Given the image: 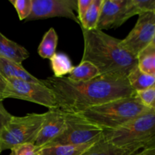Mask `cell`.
<instances>
[{
    "mask_svg": "<svg viewBox=\"0 0 155 155\" xmlns=\"http://www.w3.org/2000/svg\"><path fill=\"white\" fill-rule=\"evenodd\" d=\"M42 83L54 93L58 108L70 114H79L94 106L136 95L127 77L111 74H100L86 82L53 76L42 80Z\"/></svg>",
    "mask_w": 155,
    "mask_h": 155,
    "instance_id": "1",
    "label": "cell"
},
{
    "mask_svg": "<svg viewBox=\"0 0 155 155\" xmlns=\"http://www.w3.org/2000/svg\"><path fill=\"white\" fill-rule=\"evenodd\" d=\"M95 143L80 145H59L45 147L38 150L37 155H81Z\"/></svg>",
    "mask_w": 155,
    "mask_h": 155,
    "instance_id": "16",
    "label": "cell"
},
{
    "mask_svg": "<svg viewBox=\"0 0 155 155\" xmlns=\"http://www.w3.org/2000/svg\"><path fill=\"white\" fill-rule=\"evenodd\" d=\"M104 140L132 155L155 142V111L138 117L120 128L103 133Z\"/></svg>",
    "mask_w": 155,
    "mask_h": 155,
    "instance_id": "4",
    "label": "cell"
},
{
    "mask_svg": "<svg viewBox=\"0 0 155 155\" xmlns=\"http://www.w3.org/2000/svg\"><path fill=\"white\" fill-rule=\"evenodd\" d=\"M2 153V151H1V149H0V154H1Z\"/></svg>",
    "mask_w": 155,
    "mask_h": 155,
    "instance_id": "31",
    "label": "cell"
},
{
    "mask_svg": "<svg viewBox=\"0 0 155 155\" xmlns=\"http://www.w3.org/2000/svg\"><path fill=\"white\" fill-rule=\"evenodd\" d=\"M100 71L89 61H81L80 64L74 66L68 78L74 82H86L100 75Z\"/></svg>",
    "mask_w": 155,
    "mask_h": 155,
    "instance_id": "15",
    "label": "cell"
},
{
    "mask_svg": "<svg viewBox=\"0 0 155 155\" xmlns=\"http://www.w3.org/2000/svg\"><path fill=\"white\" fill-rule=\"evenodd\" d=\"M13 115L11 114L5 109L2 104V101H0V133L7 127L8 123L12 120Z\"/></svg>",
    "mask_w": 155,
    "mask_h": 155,
    "instance_id": "26",
    "label": "cell"
},
{
    "mask_svg": "<svg viewBox=\"0 0 155 155\" xmlns=\"http://www.w3.org/2000/svg\"><path fill=\"white\" fill-rule=\"evenodd\" d=\"M132 155H155V142Z\"/></svg>",
    "mask_w": 155,
    "mask_h": 155,
    "instance_id": "29",
    "label": "cell"
},
{
    "mask_svg": "<svg viewBox=\"0 0 155 155\" xmlns=\"http://www.w3.org/2000/svg\"><path fill=\"white\" fill-rule=\"evenodd\" d=\"M58 36L55 30L51 27L44 34L42 41L38 47L39 55L42 58L50 59L56 53Z\"/></svg>",
    "mask_w": 155,
    "mask_h": 155,
    "instance_id": "18",
    "label": "cell"
},
{
    "mask_svg": "<svg viewBox=\"0 0 155 155\" xmlns=\"http://www.w3.org/2000/svg\"><path fill=\"white\" fill-rule=\"evenodd\" d=\"M66 127V113L58 108L50 109L39 132L34 145L38 150L60 136Z\"/></svg>",
    "mask_w": 155,
    "mask_h": 155,
    "instance_id": "10",
    "label": "cell"
},
{
    "mask_svg": "<svg viewBox=\"0 0 155 155\" xmlns=\"http://www.w3.org/2000/svg\"><path fill=\"white\" fill-rule=\"evenodd\" d=\"M127 0H103L97 30L117 28L126 22Z\"/></svg>",
    "mask_w": 155,
    "mask_h": 155,
    "instance_id": "11",
    "label": "cell"
},
{
    "mask_svg": "<svg viewBox=\"0 0 155 155\" xmlns=\"http://www.w3.org/2000/svg\"><path fill=\"white\" fill-rule=\"evenodd\" d=\"M45 117L46 112L12 117L7 127L0 133L1 151L12 150L24 144L34 143Z\"/></svg>",
    "mask_w": 155,
    "mask_h": 155,
    "instance_id": "5",
    "label": "cell"
},
{
    "mask_svg": "<svg viewBox=\"0 0 155 155\" xmlns=\"http://www.w3.org/2000/svg\"><path fill=\"white\" fill-rule=\"evenodd\" d=\"M18 13L20 21H25L32 12V0H10Z\"/></svg>",
    "mask_w": 155,
    "mask_h": 155,
    "instance_id": "23",
    "label": "cell"
},
{
    "mask_svg": "<svg viewBox=\"0 0 155 155\" xmlns=\"http://www.w3.org/2000/svg\"><path fill=\"white\" fill-rule=\"evenodd\" d=\"M30 53L22 45L10 40L0 33V58L9 59L22 64L23 61L27 59Z\"/></svg>",
    "mask_w": 155,
    "mask_h": 155,
    "instance_id": "13",
    "label": "cell"
},
{
    "mask_svg": "<svg viewBox=\"0 0 155 155\" xmlns=\"http://www.w3.org/2000/svg\"><path fill=\"white\" fill-rule=\"evenodd\" d=\"M136 95L145 107L155 111V86L137 92Z\"/></svg>",
    "mask_w": 155,
    "mask_h": 155,
    "instance_id": "24",
    "label": "cell"
},
{
    "mask_svg": "<svg viewBox=\"0 0 155 155\" xmlns=\"http://www.w3.org/2000/svg\"><path fill=\"white\" fill-rule=\"evenodd\" d=\"M154 111L145 107L137 95L113 100L77 114L103 131L123 127L138 117Z\"/></svg>",
    "mask_w": 155,
    "mask_h": 155,
    "instance_id": "3",
    "label": "cell"
},
{
    "mask_svg": "<svg viewBox=\"0 0 155 155\" xmlns=\"http://www.w3.org/2000/svg\"><path fill=\"white\" fill-rule=\"evenodd\" d=\"M74 11H77V0H32L31 14L25 21L65 18L80 24Z\"/></svg>",
    "mask_w": 155,
    "mask_h": 155,
    "instance_id": "9",
    "label": "cell"
},
{
    "mask_svg": "<svg viewBox=\"0 0 155 155\" xmlns=\"http://www.w3.org/2000/svg\"><path fill=\"white\" fill-rule=\"evenodd\" d=\"M0 74L5 80H19L36 83H43L42 80L36 78L27 70L22 64L9 59L0 58Z\"/></svg>",
    "mask_w": 155,
    "mask_h": 155,
    "instance_id": "12",
    "label": "cell"
},
{
    "mask_svg": "<svg viewBox=\"0 0 155 155\" xmlns=\"http://www.w3.org/2000/svg\"><path fill=\"white\" fill-rule=\"evenodd\" d=\"M155 37V12H146L139 15L137 22L120 46L135 57L151 45Z\"/></svg>",
    "mask_w": 155,
    "mask_h": 155,
    "instance_id": "8",
    "label": "cell"
},
{
    "mask_svg": "<svg viewBox=\"0 0 155 155\" xmlns=\"http://www.w3.org/2000/svg\"><path fill=\"white\" fill-rule=\"evenodd\" d=\"M154 12H155V10H154ZM151 45H154V46H155V37H154V40H153V42H152V43H151Z\"/></svg>",
    "mask_w": 155,
    "mask_h": 155,
    "instance_id": "30",
    "label": "cell"
},
{
    "mask_svg": "<svg viewBox=\"0 0 155 155\" xmlns=\"http://www.w3.org/2000/svg\"><path fill=\"white\" fill-rule=\"evenodd\" d=\"M81 155H124L122 151L101 138Z\"/></svg>",
    "mask_w": 155,
    "mask_h": 155,
    "instance_id": "22",
    "label": "cell"
},
{
    "mask_svg": "<svg viewBox=\"0 0 155 155\" xmlns=\"http://www.w3.org/2000/svg\"><path fill=\"white\" fill-rule=\"evenodd\" d=\"M38 148L33 143L24 144L11 150L10 155H37Z\"/></svg>",
    "mask_w": 155,
    "mask_h": 155,
    "instance_id": "25",
    "label": "cell"
},
{
    "mask_svg": "<svg viewBox=\"0 0 155 155\" xmlns=\"http://www.w3.org/2000/svg\"><path fill=\"white\" fill-rule=\"evenodd\" d=\"M155 0H127L125 12L126 21L136 15L154 12Z\"/></svg>",
    "mask_w": 155,
    "mask_h": 155,
    "instance_id": "21",
    "label": "cell"
},
{
    "mask_svg": "<svg viewBox=\"0 0 155 155\" xmlns=\"http://www.w3.org/2000/svg\"><path fill=\"white\" fill-rule=\"evenodd\" d=\"M137 67L140 71L155 77V46L148 45L137 57Z\"/></svg>",
    "mask_w": 155,
    "mask_h": 155,
    "instance_id": "20",
    "label": "cell"
},
{
    "mask_svg": "<svg viewBox=\"0 0 155 155\" xmlns=\"http://www.w3.org/2000/svg\"><path fill=\"white\" fill-rule=\"evenodd\" d=\"M49 60L54 77H64L71 74L74 68L71 58L65 53L56 52Z\"/></svg>",
    "mask_w": 155,
    "mask_h": 155,
    "instance_id": "17",
    "label": "cell"
},
{
    "mask_svg": "<svg viewBox=\"0 0 155 155\" xmlns=\"http://www.w3.org/2000/svg\"><path fill=\"white\" fill-rule=\"evenodd\" d=\"M130 86L136 92L155 86V77L142 72L137 66L133 68L127 76Z\"/></svg>",
    "mask_w": 155,
    "mask_h": 155,
    "instance_id": "14",
    "label": "cell"
},
{
    "mask_svg": "<svg viewBox=\"0 0 155 155\" xmlns=\"http://www.w3.org/2000/svg\"><path fill=\"white\" fill-rule=\"evenodd\" d=\"M102 4L103 0H92L90 6L80 21L82 28L88 30L97 28Z\"/></svg>",
    "mask_w": 155,
    "mask_h": 155,
    "instance_id": "19",
    "label": "cell"
},
{
    "mask_svg": "<svg viewBox=\"0 0 155 155\" xmlns=\"http://www.w3.org/2000/svg\"><path fill=\"white\" fill-rule=\"evenodd\" d=\"M8 86V80H5L0 74V101H2L4 99H6Z\"/></svg>",
    "mask_w": 155,
    "mask_h": 155,
    "instance_id": "28",
    "label": "cell"
},
{
    "mask_svg": "<svg viewBox=\"0 0 155 155\" xmlns=\"http://www.w3.org/2000/svg\"><path fill=\"white\" fill-rule=\"evenodd\" d=\"M6 98H15L35 103L48 107L58 108L55 97L52 91L44 85L19 80H8Z\"/></svg>",
    "mask_w": 155,
    "mask_h": 155,
    "instance_id": "7",
    "label": "cell"
},
{
    "mask_svg": "<svg viewBox=\"0 0 155 155\" xmlns=\"http://www.w3.org/2000/svg\"><path fill=\"white\" fill-rule=\"evenodd\" d=\"M82 32L84 42L82 61L93 64L101 74L127 77L137 66V58L120 46L121 39L97 29L82 28Z\"/></svg>",
    "mask_w": 155,
    "mask_h": 155,
    "instance_id": "2",
    "label": "cell"
},
{
    "mask_svg": "<svg viewBox=\"0 0 155 155\" xmlns=\"http://www.w3.org/2000/svg\"><path fill=\"white\" fill-rule=\"evenodd\" d=\"M92 1V0H77V12H78L77 18H78L79 21H80V20L84 16L86 11L90 6Z\"/></svg>",
    "mask_w": 155,
    "mask_h": 155,
    "instance_id": "27",
    "label": "cell"
},
{
    "mask_svg": "<svg viewBox=\"0 0 155 155\" xmlns=\"http://www.w3.org/2000/svg\"><path fill=\"white\" fill-rule=\"evenodd\" d=\"M99 127L89 124L77 114L66 113V127L63 133L45 147L59 145H87L98 142L103 137Z\"/></svg>",
    "mask_w": 155,
    "mask_h": 155,
    "instance_id": "6",
    "label": "cell"
}]
</instances>
